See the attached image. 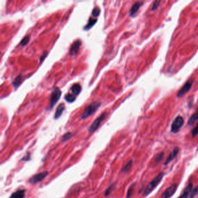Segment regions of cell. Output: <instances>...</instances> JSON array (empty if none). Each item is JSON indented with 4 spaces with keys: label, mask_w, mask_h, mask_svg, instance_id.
Masks as SVG:
<instances>
[{
    "label": "cell",
    "mask_w": 198,
    "mask_h": 198,
    "mask_svg": "<svg viewBox=\"0 0 198 198\" xmlns=\"http://www.w3.org/2000/svg\"><path fill=\"white\" fill-rule=\"evenodd\" d=\"M114 185H115V184H112V185L109 187V188H108V189H106V191H105V195L106 196H108L109 194L111 193L112 191L113 190V189L114 188Z\"/></svg>",
    "instance_id": "4316f807"
},
{
    "label": "cell",
    "mask_w": 198,
    "mask_h": 198,
    "mask_svg": "<svg viewBox=\"0 0 198 198\" xmlns=\"http://www.w3.org/2000/svg\"><path fill=\"white\" fill-rule=\"evenodd\" d=\"M48 51H44V52L43 53V54L41 55V56L40 57V63H41L42 62H43V60H45V58L47 56V55H48Z\"/></svg>",
    "instance_id": "f546056e"
},
{
    "label": "cell",
    "mask_w": 198,
    "mask_h": 198,
    "mask_svg": "<svg viewBox=\"0 0 198 198\" xmlns=\"http://www.w3.org/2000/svg\"><path fill=\"white\" fill-rule=\"evenodd\" d=\"M62 95V92L58 87H55L52 91L50 97V103L48 106L47 110H49L52 109L55 105L58 102Z\"/></svg>",
    "instance_id": "3957f363"
},
{
    "label": "cell",
    "mask_w": 198,
    "mask_h": 198,
    "mask_svg": "<svg viewBox=\"0 0 198 198\" xmlns=\"http://www.w3.org/2000/svg\"><path fill=\"white\" fill-rule=\"evenodd\" d=\"M160 2H161L160 1H155L154 2V4L152 5V10L154 11V10H156V9L158 8L159 6L160 5Z\"/></svg>",
    "instance_id": "83f0119b"
},
{
    "label": "cell",
    "mask_w": 198,
    "mask_h": 198,
    "mask_svg": "<svg viewBox=\"0 0 198 198\" xmlns=\"http://www.w3.org/2000/svg\"><path fill=\"white\" fill-rule=\"evenodd\" d=\"M97 19H94L92 18H89V20L88 22V23L85 25L83 28V29L85 30H89L91 29L92 27L97 23Z\"/></svg>",
    "instance_id": "2e32d148"
},
{
    "label": "cell",
    "mask_w": 198,
    "mask_h": 198,
    "mask_svg": "<svg viewBox=\"0 0 198 198\" xmlns=\"http://www.w3.org/2000/svg\"><path fill=\"white\" fill-rule=\"evenodd\" d=\"M177 184H173L168 188H167L163 193L162 194V198H170L177 191Z\"/></svg>",
    "instance_id": "ba28073f"
},
{
    "label": "cell",
    "mask_w": 198,
    "mask_h": 198,
    "mask_svg": "<svg viewBox=\"0 0 198 198\" xmlns=\"http://www.w3.org/2000/svg\"><path fill=\"white\" fill-rule=\"evenodd\" d=\"M179 148H178V147L174 148L173 149V151L171 152V153L168 155V158L166 159V162L164 163V164L166 166L168 164L170 163L175 158L177 155L179 153Z\"/></svg>",
    "instance_id": "30bf717a"
},
{
    "label": "cell",
    "mask_w": 198,
    "mask_h": 198,
    "mask_svg": "<svg viewBox=\"0 0 198 198\" xmlns=\"http://www.w3.org/2000/svg\"><path fill=\"white\" fill-rule=\"evenodd\" d=\"M192 187H193V184L192 183H189L188 184V185L184 189L183 193L178 197V198H188L189 193L191 192Z\"/></svg>",
    "instance_id": "7c38bea8"
},
{
    "label": "cell",
    "mask_w": 198,
    "mask_h": 198,
    "mask_svg": "<svg viewBox=\"0 0 198 198\" xmlns=\"http://www.w3.org/2000/svg\"><path fill=\"white\" fill-rule=\"evenodd\" d=\"M193 83V80L191 78L190 79L188 80V81L181 87V89H179V91H178L177 95V97L178 98H181L183 97L184 95L187 94L191 89Z\"/></svg>",
    "instance_id": "8992f818"
},
{
    "label": "cell",
    "mask_w": 198,
    "mask_h": 198,
    "mask_svg": "<svg viewBox=\"0 0 198 198\" xmlns=\"http://www.w3.org/2000/svg\"><path fill=\"white\" fill-rule=\"evenodd\" d=\"M198 120V109L195 113H193L188 121V124L189 126H192L195 123V122Z\"/></svg>",
    "instance_id": "e0dca14e"
},
{
    "label": "cell",
    "mask_w": 198,
    "mask_h": 198,
    "mask_svg": "<svg viewBox=\"0 0 198 198\" xmlns=\"http://www.w3.org/2000/svg\"><path fill=\"white\" fill-rule=\"evenodd\" d=\"M132 164H133V160H131L129 162H128L126 164V165L124 167V168L122 169V171L123 173H126L127 171H128L131 168V166H132Z\"/></svg>",
    "instance_id": "d4e9b609"
},
{
    "label": "cell",
    "mask_w": 198,
    "mask_h": 198,
    "mask_svg": "<svg viewBox=\"0 0 198 198\" xmlns=\"http://www.w3.org/2000/svg\"><path fill=\"white\" fill-rule=\"evenodd\" d=\"M198 193V186L195 187V188H193L192 191L191 192L190 196L189 198H194L195 196L197 195Z\"/></svg>",
    "instance_id": "484cf974"
},
{
    "label": "cell",
    "mask_w": 198,
    "mask_h": 198,
    "mask_svg": "<svg viewBox=\"0 0 198 198\" xmlns=\"http://www.w3.org/2000/svg\"><path fill=\"white\" fill-rule=\"evenodd\" d=\"M30 159V154L29 152H27L25 156L22 159V161H29Z\"/></svg>",
    "instance_id": "4dcf8cb0"
},
{
    "label": "cell",
    "mask_w": 198,
    "mask_h": 198,
    "mask_svg": "<svg viewBox=\"0 0 198 198\" xmlns=\"http://www.w3.org/2000/svg\"><path fill=\"white\" fill-rule=\"evenodd\" d=\"M164 153L163 152H160V153H159V154H158V155H156V159H155L156 163H159V162H160L162 160V159H163L164 158Z\"/></svg>",
    "instance_id": "cb8c5ba5"
},
{
    "label": "cell",
    "mask_w": 198,
    "mask_h": 198,
    "mask_svg": "<svg viewBox=\"0 0 198 198\" xmlns=\"http://www.w3.org/2000/svg\"><path fill=\"white\" fill-rule=\"evenodd\" d=\"M101 105V102H99L98 101H95L91 103L84 110V112L81 116V119L84 120V119H87L94 114V113L97 110V109L99 108Z\"/></svg>",
    "instance_id": "7a4b0ae2"
},
{
    "label": "cell",
    "mask_w": 198,
    "mask_h": 198,
    "mask_svg": "<svg viewBox=\"0 0 198 198\" xmlns=\"http://www.w3.org/2000/svg\"><path fill=\"white\" fill-rule=\"evenodd\" d=\"M48 172L47 171H44L40 173L37 174L30 178V179L29 180V183L30 184H36L43 180L48 175Z\"/></svg>",
    "instance_id": "52a82bcc"
},
{
    "label": "cell",
    "mask_w": 198,
    "mask_h": 198,
    "mask_svg": "<svg viewBox=\"0 0 198 198\" xmlns=\"http://www.w3.org/2000/svg\"><path fill=\"white\" fill-rule=\"evenodd\" d=\"M26 195V190L25 189H19L16 191L15 192L12 193L10 195V198H24Z\"/></svg>",
    "instance_id": "9a60e30c"
},
{
    "label": "cell",
    "mask_w": 198,
    "mask_h": 198,
    "mask_svg": "<svg viewBox=\"0 0 198 198\" xmlns=\"http://www.w3.org/2000/svg\"><path fill=\"white\" fill-rule=\"evenodd\" d=\"M81 89H82V87H81V85L79 83H76V84H73L70 88V90H71L72 94H74L75 96L79 95L81 91Z\"/></svg>",
    "instance_id": "5bb4252c"
},
{
    "label": "cell",
    "mask_w": 198,
    "mask_h": 198,
    "mask_svg": "<svg viewBox=\"0 0 198 198\" xmlns=\"http://www.w3.org/2000/svg\"><path fill=\"white\" fill-rule=\"evenodd\" d=\"M143 2H136L132 6L131 10H130V16H133L136 14V13L138 11L139 9L143 4Z\"/></svg>",
    "instance_id": "8fae6325"
},
{
    "label": "cell",
    "mask_w": 198,
    "mask_h": 198,
    "mask_svg": "<svg viewBox=\"0 0 198 198\" xmlns=\"http://www.w3.org/2000/svg\"><path fill=\"white\" fill-rule=\"evenodd\" d=\"M184 123L183 118L178 116L174 120L171 126V131L173 133H177L179 130L183 127Z\"/></svg>",
    "instance_id": "277c9868"
},
{
    "label": "cell",
    "mask_w": 198,
    "mask_h": 198,
    "mask_svg": "<svg viewBox=\"0 0 198 198\" xmlns=\"http://www.w3.org/2000/svg\"><path fill=\"white\" fill-rule=\"evenodd\" d=\"M82 42L81 40H77L71 45V47L69 50V54L70 56H76L78 54L79 51L80 47L81 46Z\"/></svg>",
    "instance_id": "9c48e42d"
},
{
    "label": "cell",
    "mask_w": 198,
    "mask_h": 198,
    "mask_svg": "<svg viewBox=\"0 0 198 198\" xmlns=\"http://www.w3.org/2000/svg\"><path fill=\"white\" fill-rule=\"evenodd\" d=\"M134 187H135V184H132L130 187H129V189L127 191V196H126V198H130L131 196L133 195V193L134 192Z\"/></svg>",
    "instance_id": "7402d4cb"
},
{
    "label": "cell",
    "mask_w": 198,
    "mask_h": 198,
    "mask_svg": "<svg viewBox=\"0 0 198 198\" xmlns=\"http://www.w3.org/2000/svg\"><path fill=\"white\" fill-rule=\"evenodd\" d=\"M164 175V174L163 172H162V173L159 174L158 175L154 178L153 180H152L148 184V185L146 187V188L144 190V196H148L149 194H150L154 191V189L158 185L159 183L161 182V181L162 180V179L163 178Z\"/></svg>",
    "instance_id": "6da1fadb"
},
{
    "label": "cell",
    "mask_w": 198,
    "mask_h": 198,
    "mask_svg": "<svg viewBox=\"0 0 198 198\" xmlns=\"http://www.w3.org/2000/svg\"><path fill=\"white\" fill-rule=\"evenodd\" d=\"M106 114L107 113L106 112H104V113L101 114L98 118H97L94 120V122L90 126L89 129V133H94L95 131H97L98 130V129L99 128V126L101 124V123L106 118Z\"/></svg>",
    "instance_id": "5b68a950"
},
{
    "label": "cell",
    "mask_w": 198,
    "mask_h": 198,
    "mask_svg": "<svg viewBox=\"0 0 198 198\" xmlns=\"http://www.w3.org/2000/svg\"><path fill=\"white\" fill-rule=\"evenodd\" d=\"M73 134L70 132H68L66 134H64L62 137V139H61V141L62 142H66L68 140H69L71 138L73 137Z\"/></svg>",
    "instance_id": "ffe728a7"
},
{
    "label": "cell",
    "mask_w": 198,
    "mask_h": 198,
    "mask_svg": "<svg viewBox=\"0 0 198 198\" xmlns=\"http://www.w3.org/2000/svg\"><path fill=\"white\" fill-rule=\"evenodd\" d=\"M100 13H101L100 8L98 6H96L94 8L93 10L92 11V15L94 16V18H97V17L99 16Z\"/></svg>",
    "instance_id": "603a6c76"
},
{
    "label": "cell",
    "mask_w": 198,
    "mask_h": 198,
    "mask_svg": "<svg viewBox=\"0 0 198 198\" xmlns=\"http://www.w3.org/2000/svg\"><path fill=\"white\" fill-rule=\"evenodd\" d=\"M191 134L193 137H196L197 135H198V123L196 125V126L191 131Z\"/></svg>",
    "instance_id": "f1b7e54d"
},
{
    "label": "cell",
    "mask_w": 198,
    "mask_h": 198,
    "mask_svg": "<svg viewBox=\"0 0 198 198\" xmlns=\"http://www.w3.org/2000/svg\"><path fill=\"white\" fill-rule=\"evenodd\" d=\"M76 96H75L74 94L71 93H68L64 96V99L66 101H67L69 103H72L76 100Z\"/></svg>",
    "instance_id": "ac0fdd59"
},
{
    "label": "cell",
    "mask_w": 198,
    "mask_h": 198,
    "mask_svg": "<svg viewBox=\"0 0 198 198\" xmlns=\"http://www.w3.org/2000/svg\"><path fill=\"white\" fill-rule=\"evenodd\" d=\"M64 109H65V106H64V103L60 104L56 109V112H55L54 115V119H59L61 116V115L63 113V112H64Z\"/></svg>",
    "instance_id": "4fadbf2b"
},
{
    "label": "cell",
    "mask_w": 198,
    "mask_h": 198,
    "mask_svg": "<svg viewBox=\"0 0 198 198\" xmlns=\"http://www.w3.org/2000/svg\"><path fill=\"white\" fill-rule=\"evenodd\" d=\"M22 79V75H18L17 77H15V79L12 82L13 86H14V87L15 88V89L20 85Z\"/></svg>",
    "instance_id": "d6986e66"
},
{
    "label": "cell",
    "mask_w": 198,
    "mask_h": 198,
    "mask_svg": "<svg viewBox=\"0 0 198 198\" xmlns=\"http://www.w3.org/2000/svg\"><path fill=\"white\" fill-rule=\"evenodd\" d=\"M29 41H30V36L26 35L22 40H21L19 45H22V47H25V45H26L28 44Z\"/></svg>",
    "instance_id": "44dd1931"
}]
</instances>
